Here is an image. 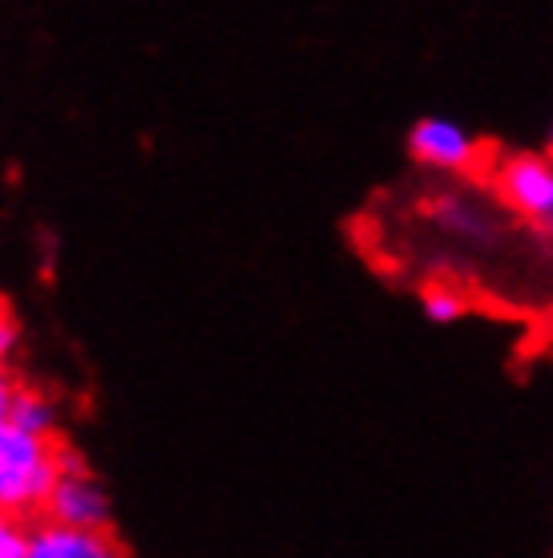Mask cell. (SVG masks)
<instances>
[{
	"instance_id": "6",
	"label": "cell",
	"mask_w": 553,
	"mask_h": 558,
	"mask_svg": "<svg viewBox=\"0 0 553 558\" xmlns=\"http://www.w3.org/2000/svg\"><path fill=\"white\" fill-rule=\"evenodd\" d=\"M9 421H13L16 429H25V433H33V437H41V441H53L57 413H53V405L45 401V392L21 389V385H16V397H13V409H9Z\"/></svg>"
},
{
	"instance_id": "2",
	"label": "cell",
	"mask_w": 553,
	"mask_h": 558,
	"mask_svg": "<svg viewBox=\"0 0 553 558\" xmlns=\"http://www.w3.org/2000/svg\"><path fill=\"white\" fill-rule=\"evenodd\" d=\"M408 154H413V162L437 170V174H472L481 167L484 146L457 118L429 113V118H416L408 130Z\"/></svg>"
},
{
	"instance_id": "12",
	"label": "cell",
	"mask_w": 553,
	"mask_h": 558,
	"mask_svg": "<svg viewBox=\"0 0 553 558\" xmlns=\"http://www.w3.org/2000/svg\"><path fill=\"white\" fill-rule=\"evenodd\" d=\"M4 489L9 486H4V474H0V510H4Z\"/></svg>"
},
{
	"instance_id": "10",
	"label": "cell",
	"mask_w": 553,
	"mask_h": 558,
	"mask_svg": "<svg viewBox=\"0 0 553 558\" xmlns=\"http://www.w3.org/2000/svg\"><path fill=\"white\" fill-rule=\"evenodd\" d=\"M13 397H16V385L9 380L4 373V364H0V421H9V409H13Z\"/></svg>"
},
{
	"instance_id": "4",
	"label": "cell",
	"mask_w": 553,
	"mask_h": 558,
	"mask_svg": "<svg viewBox=\"0 0 553 558\" xmlns=\"http://www.w3.org/2000/svg\"><path fill=\"white\" fill-rule=\"evenodd\" d=\"M28 558H130L110 531H70L57 522H33Z\"/></svg>"
},
{
	"instance_id": "7",
	"label": "cell",
	"mask_w": 553,
	"mask_h": 558,
	"mask_svg": "<svg viewBox=\"0 0 553 558\" xmlns=\"http://www.w3.org/2000/svg\"><path fill=\"white\" fill-rule=\"evenodd\" d=\"M420 312H425V320H429V324H437V328H448V324L465 320L469 300H465L453 283H429V288L420 292Z\"/></svg>"
},
{
	"instance_id": "5",
	"label": "cell",
	"mask_w": 553,
	"mask_h": 558,
	"mask_svg": "<svg viewBox=\"0 0 553 558\" xmlns=\"http://www.w3.org/2000/svg\"><path fill=\"white\" fill-rule=\"evenodd\" d=\"M432 223L441 227L444 235L460 239V243H484L493 235V215L481 207L477 198L460 195V191H441L432 195Z\"/></svg>"
},
{
	"instance_id": "1",
	"label": "cell",
	"mask_w": 553,
	"mask_h": 558,
	"mask_svg": "<svg viewBox=\"0 0 553 558\" xmlns=\"http://www.w3.org/2000/svg\"><path fill=\"white\" fill-rule=\"evenodd\" d=\"M501 203L521 215L526 223L553 227V158L550 154L517 150L505 154L493 170Z\"/></svg>"
},
{
	"instance_id": "9",
	"label": "cell",
	"mask_w": 553,
	"mask_h": 558,
	"mask_svg": "<svg viewBox=\"0 0 553 558\" xmlns=\"http://www.w3.org/2000/svg\"><path fill=\"white\" fill-rule=\"evenodd\" d=\"M16 344V316H13V304L0 295V361L13 352Z\"/></svg>"
},
{
	"instance_id": "11",
	"label": "cell",
	"mask_w": 553,
	"mask_h": 558,
	"mask_svg": "<svg viewBox=\"0 0 553 558\" xmlns=\"http://www.w3.org/2000/svg\"><path fill=\"white\" fill-rule=\"evenodd\" d=\"M545 150H550V158H553V126H550V134H545Z\"/></svg>"
},
{
	"instance_id": "3",
	"label": "cell",
	"mask_w": 553,
	"mask_h": 558,
	"mask_svg": "<svg viewBox=\"0 0 553 558\" xmlns=\"http://www.w3.org/2000/svg\"><path fill=\"white\" fill-rule=\"evenodd\" d=\"M110 494L94 474L61 477L45 506V522L70 526V531H110Z\"/></svg>"
},
{
	"instance_id": "8",
	"label": "cell",
	"mask_w": 553,
	"mask_h": 558,
	"mask_svg": "<svg viewBox=\"0 0 553 558\" xmlns=\"http://www.w3.org/2000/svg\"><path fill=\"white\" fill-rule=\"evenodd\" d=\"M28 534H33L28 518L0 510V558H28Z\"/></svg>"
}]
</instances>
